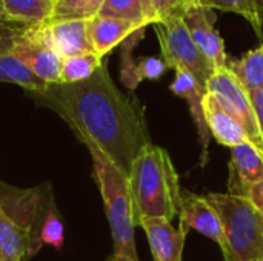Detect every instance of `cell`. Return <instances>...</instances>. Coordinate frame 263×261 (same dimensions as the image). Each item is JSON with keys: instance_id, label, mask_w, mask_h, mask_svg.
<instances>
[{"instance_id": "484cf974", "label": "cell", "mask_w": 263, "mask_h": 261, "mask_svg": "<svg viewBox=\"0 0 263 261\" xmlns=\"http://www.w3.org/2000/svg\"><path fill=\"white\" fill-rule=\"evenodd\" d=\"M157 12V25L170 18L183 17L185 12L196 5V0H154Z\"/></svg>"}, {"instance_id": "7c38bea8", "label": "cell", "mask_w": 263, "mask_h": 261, "mask_svg": "<svg viewBox=\"0 0 263 261\" xmlns=\"http://www.w3.org/2000/svg\"><path fill=\"white\" fill-rule=\"evenodd\" d=\"M0 82L14 83L28 92H43L48 86L12 54V25L0 22Z\"/></svg>"}, {"instance_id": "3957f363", "label": "cell", "mask_w": 263, "mask_h": 261, "mask_svg": "<svg viewBox=\"0 0 263 261\" xmlns=\"http://www.w3.org/2000/svg\"><path fill=\"white\" fill-rule=\"evenodd\" d=\"M94 165V177L99 185L106 217L109 222L114 254L131 261H140L134 242V209L128 177L97 148L88 146Z\"/></svg>"}, {"instance_id": "cb8c5ba5", "label": "cell", "mask_w": 263, "mask_h": 261, "mask_svg": "<svg viewBox=\"0 0 263 261\" xmlns=\"http://www.w3.org/2000/svg\"><path fill=\"white\" fill-rule=\"evenodd\" d=\"M99 15L128 20L143 28L148 26L140 0H105Z\"/></svg>"}, {"instance_id": "4316f807", "label": "cell", "mask_w": 263, "mask_h": 261, "mask_svg": "<svg viewBox=\"0 0 263 261\" xmlns=\"http://www.w3.org/2000/svg\"><path fill=\"white\" fill-rule=\"evenodd\" d=\"M250 100H251V105L254 108V112H256V117H257V123H259V129H260V134H262L263 138V88L256 91V92H251L250 94Z\"/></svg>"}, {"instance_id": "2e32d148", "label": "cell", "mask_w": 263, "mask_h": 261, "mask_svg": "<svg viewBox=\"0 0 263 261\" xmlns=\"http://www.w3.org/2000/svg\"><path fill=\"white\" fill-rule=\"evenodd\" d=\"M170 89L176 95H179L188 102L191 115H193L197 131H199L200 143H202L203 149L206 151L210 135H211L206 120H205V114H203V97H205L206 91L197 83V80L190 72H186L183 69H176V77H174V82L171 83Z\"/></svg>"}, {"instance_id": "30bf717a", "label": "cell", "mask_w": 263, "mask_h": 261, "mask_svg": "<svg viewBox=\"0 0 263 261\" xmlns=\"http://www.w3.org/2000/svg\"><path fill=\"white\" fill-rule=\"evenodd\" d=\"M203 114L210 134L223 146L234 148L248 142L247 132L233 108L217 94L206 92L203 97Z\"/></svg>"}, {"instance_id": "f1b7e54d", "label": "cell", "mask_w": 263, "mask_h": 261, "mask_svg": "<svg viewBox=\"0 0 263 261\" xmlns=\"http://www.w3.org/2000/svg\"><path fill=\"white\" fill-rule=\"evenodd\" d=\"M140 3L148 25H157V12H156L154 0H140Z\"/></svg>"}, {"instance_id": "5bb4252c", "label": "cell", "mask_w": 263, "mask_h": 261, "mask_svg": "<svg viewBox=\"0 0 263 261\" xmlns=\"http://www.w3.org/2000/svg\"><path fill=\"white\" fill-rule=\"evenodd\" d=\"M51 43L63 60L71 55L94 52L88 32V20H46Z\"/></svg>"}, {"instance_id": "d4e9b609", "label": "cell", "mask_w": 263, "mask_h": 261, "mask_svg": "<svg viewBox=\"0 0 263 261\" xmlns=\"http://www.w3.org/2000/svg\"><path fill=\"white\" fill-rule=\"evenodd\" d=\"M40 242L45 245L52 246L55 251H60L65 243V232H63V223L59 218L54 206H49V211L43 220L42 229H40Z\"/></svg>"}, {"instance_id": "1f68e13d", "label": "cell", "mask_w": 263, "mask_h": 261, "mask_svg": "<svg viewBox=\"0 0 263 261\" xmlns=\"http://www.w3.org/2000/svg\"><path fill=\"white\" fill-rule=\"evenodd\" d=\"M45 2H48V3H51V5H54V3H55V0H45Z\"/></svg>"}, {"instance_id": "ffe728a7", "label": "cell", "mask_w": 263, "mask_h": 261, "mask_svg": "<svg viewBox=\"0 0 263 261\" xmlns=\"http://www.w3.org/2000/svg\"><path fill=\"white\" fill-rule=\"evenodd\" d=\"M6 23L31 25L46 22L52 5L45 0H2Z\"/></svg>"}, {"instance_id": "52a82bcc", "label": "cell", "mask_w": 263, "mask_h": 261, "mask_svg": "<svg viewBox=\"0 0 263 261\" xmlns=\"http://www.w3.org/2000/svg\"><path fill=\"white\" fill-rule=\"evenodd\" d=\"M206 92L217 94L227 100V103L233 108L236 117L243 125L248 142H251L259 149L263 157V138L254 108L250 100V94L234 77V74L228 68L216 71L206 85Z\"/></svg>"}, {"instance_id": "4dcf8cb0", "label": "cell", "mask_w": 263, "mask_h": 261, "mask_svg": "<svg viewBox=\"0 0 263 261\" xmlns=\"http://www.w3.org/2000/svg\"><path fill=\"white\" fill-rule=\"evenodd\" d=\"M0 22H5V15H3V2L0 0Z\"/></svg>"}, {"instance_id": "8992f818", "label": "cell", "mask_w": 263, "mask_h": 261, "mask_svg": "<svg viewBox=\"0 0 263 261\" xmlns=\"http://www.w3.org/2000/svg\"><path fill=\"white\" fill-rule=\"evenodd\" d=\"M12 54L46 83H59L62 58L55 52L46 23L12 26Z\"/></svg>"}, {"instance_id": "9a60e30c", "label": "cell", "mask_w": 263, "mask_h": 261, "mask_svg": "<svg viewBox=\"0 0 263 261\" xmlns=\"http://www.w3.org/2000/svg\"><path fill=\"white\" fill-rule=\"evenodd\" d=\"M140 29L145 28L116 17L97 15L88 20V32H89L92 51L102 58L106 54H109L116 46L122 45L129 35H133Z\"/></svg>"}, {"instance_id": "9c48e42d", "label": "cell", "mask_w": 263, "mask_h": 261, "mask_svg": "<svg viewBox=\"0 0 263 261\" xmlns=\"http://www.w3.org/2000/svg\"><path fill=\"white\" fill-rule=\"evenodd\" d=\"M179 215L180 229L188 234L190 229H196L202 235L214 240L222 252L227 248L223 226L216 208L210 203L206 197L197 195L190 191H180L179 197Z\"/></svg>"}, {"instance_id": "ba28073f", "label": "cell", "mask_w": 263, "mask_h": 261, "mask_svg": "<svg viewBox=\"0 0 263 261\" xmlns=\"http://www.w3.org/2000/svg\"><path fill=\"white\" fill-rule=\"evenodd\" d=\"M182 18L188 28L193 42L196 43L199 51L205 55V58L213 66V69L219 71L227 68L228 58L225 52V45L220 34L214 28L216 12L210 8L193 5Z\"/></svg>"}, {"instance_id": "7402d4cb", "label": "cell", "mask_w": 263, "mask_h": 261, "mask_svg": "<svg viewBox=\"0 0 263 261\" xmlns=\"http://www.w3.org/2000/svg\"><path fill=\"white\" fill-rule=\"evenodd\" d=\"M103 63V58L96 52H83L63 58L60 82L59 83H77L88 80Z\"/></svg>"}, {"instance_id": "7a4b0ae2", "label": "cell", "mask_w": 263, "mask_h": 261, "mask_svg": "<svg viewBox=\"0 0 263 261\" xmlns=\"http://www.w3.org/2000/svg\"><path fill=\"white\" fill-rule=\"evenodd\" d=\"M134 209V223L142 218L173 220L179 212V175L170 154L148 145L136 158L128 177Z\"/></svg>"}, {"instance_id": "f546056e", "label": "cell", "mask_w": 263, "mask_h": 261, "mask_svg": "<svg viewBox=\"0 0 263 261\" xmlns=\"http://www.w3.org/2000/svg\"><path fill=\"white\" fill-rule=\"evenodd\" d=\"M106 261H131V260H128V258H125V257H120V255H116V254H112L109 258Z\"/></svg>"}, {"instance_id": "83f0119b", "label": "cell", "mask_w": 263, "mask_h": 261, "mask_svg": "<svg viewBox=\"0 0 263 261\" xmlns=\"http://www.w3.org/2000/svg\"><path fill=\"white\" fill-rule=\"evenodd\" d=\"M253 205L254 208L263 214V180L260 183H257L256 186H253L248 192V197H247Z\"/></svg>"}, {"instance_id": "ac0fdd59", "label": "cell", "mask_w": 263, "mask_h": 261, "mask_svg": "<svg viewBox=\"0 0 263 261\" xmlns=\"http://www.w3.org/2000/svg\"><path fill=\"white\" fill-rule=\"evenodd\" d=\"M3 211L28 234V237L40 248V237L35 235L37 231V211L40 206L39 191H18V197H8L6 202L0 200Z\"/></svg>"}, {"instance_id": "8fae6325", "label": "cell", "mask_w": 263, "mask_h": 261, "mask_svg": "<svg viewBox=\"0 0 263 261\" xmlns=\"http://www.w3.org/2000/svg\"><path fill=\"white\" fill-rule=\"evenodd\" d=\"M263 180V157L259 149L245 142L231 148L230 162V194L239 197H248L253 186Z\"/></svg>"}, {"instance_id": "44dd1931", "label": "cell", "mask_w": 263, "mask_h": 261, "mask_svg": "<svg viewBox=\"0 0 263 261\" xmlns=\"http://www.w3.org/2000/svg\"><path fill=\"white\" fill-rule=\"evenodd\" d=\"M196 5L242 15L263 40V0H196Z\"/></svg>"}, {"instance_id": "277c9868", "label": "cell", "mask_w": 263, "mask_h": 261, "mask_svg": "<svg viewBox=\"0 0 263 261\" xmlns=\"http://www.w3.org/2000/svg\"><path fill=\"white\" fill-rule=\"evenodd\" d=\"M225 234V261H263V214L247 197L210 194Z\"/></svg>"}, {"instance_id": "e0dca14e", "label": "cell", "mask_w": 263, "mask_h": 261, "mask_svg": "<svg viewBox=\"0 0 263 261\" xmlns=\"http://www.w3.org/2000/svg\"><path fill=\"white\" fill-rule=\"evenodd\" d=\"M39 249L0 206V261H26Z\"/></svg>"}, {"instance_id": "d6986e66", "label": "cell", "mask_w": 263, "mask_h": 261, "mask_svg": "<svg viewBox=\"0 0 263 261\" xmlns=\"http://www.w3.org/2000/svg\"><path fill=\"white\" fill-rule=\"evenodd\" d=\"M227 68L234 74L248 94L263 88V45L247 52L239 60H231Z\"/></svg>"}, {"instance_id": "603a6c76", "label": "cell", "mask_w": 263, "mask_h": 261, "mask_svg": "<svg viewBox=\"0 0 263 261\" xmlns=\"http://www.w3.org/2000/svg\"><path fill=\"white\" fill-rule=\"evenodd\" d=\"M105 0H55L48 20H91L99 15Z\"/></svg>"}, {"instance_id": "5b68a950", "label": "cell", "mask_w": 263, "mask_h": 261, "mask_svg": "<svg viewBox=\"0 0 263 261\" xmlns=\"http://www.w3.org/2000/svg\"><path fill=\"white\" fill-rule=\"evenodd\" d=\"M156 29L160 42L162 60L165 62L166 68H173L174 71L183 69L190 72L206 91V85L216 71L193 42L183 18H170L156 25Z\"/></svg>"}, {"instance_id": "4fadbf2b", "label": "cell", "mask_w": 263, "mask_h": 261, "mask_svg": "<svg viewBox=\"0 0 263 261\" xmlns=\"http://www.w3.org/2000/svg\"><path fill=\"white\" fill-rule=\"evenodd\" d=\"M139 226L143 228L153 260L154 261H182L186 232L180 228L176 229L170 220L165 218H142Z\"/></svg>"}, {"instance_id": "6da1fadb", "label": "cell", "mask_w": 263, "mask_h": 261, "mask_svg": "<svg viewBox=\"0 0 263 261\" xmlns=\"http://www.w3.org/2000/svg\"><path fill=\"white\" fill-rule=\"evenodd\" d=\"M28 94L60 115L86 148H97L126 177L151 145L142 106L116 86L105 62L88 80L48 83L43 92Z\"/></svg>"}]
</instances>
